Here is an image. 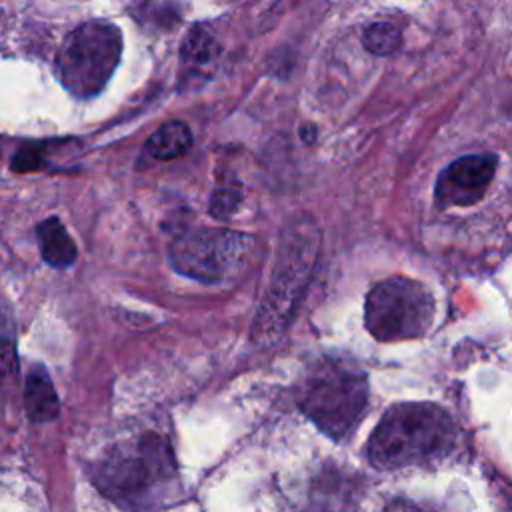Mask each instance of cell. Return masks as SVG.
Wrapping results in <instances>:
<instances>
[{"label": "cell", "instance_id": "5", "mask_svg": "<svg viewBox=\"0 0 512 512\" xmlns=\"http://www.w3.org/2000/svg\"><path fill=\"white\" fill-rule=\"evenodd\" d=\"M122 48V32L114 22L88 20L64 38L56 56V76L74 98H94L118 68Z\"/></svg>", "mask_w": 512, "mask_h": 512}, {"label": "cell", "instance_id": "8", "mask_svg": "<svg viewBox=\"0 0 512 512\" xmlns=\"http://www.w3.org/2000/svg\"><path fill=\"white\" fill-rule=\"evenodd\" d=\"M494 154H468L450 162L436 180L434 200L438 208L476 204L496 174Z\"/></svg>", "mask_w": 512, "mask_h": 512}, {"label": "cell", "instance_id": "15", "mask_svg": "<svg viewBox=\"0 0 512 512\" xmlns=\"http://www.w3.org/2000/svg\"><path fill=\"white\" fill-rule=\"evenodd\" d=\"M382 512H428V510L422 508V506H418V504L406 502V500H396V502H392L390 506H386Z\"/></svg>", "mask_w": 512, "mask_h": 512}, {"label": "cell", "instance_id": "4", "mask_svg": "<svg viewBox=\"0 0 512 512\" xmlns=\"http://www.w3.org/2000/svg\"><path fill=\"white\" fill-rule=\"evenodd\" d=\"M368 404L366 374L340 360L314 364L298 390L300 410L330 438H344Z\"/></svg>", "mask_w": 512, "mask_h": 512}, {"label": "cell", "instance_id": "2", "mask_svg": "<svg viewBox=\"0 0 512 512\" xmlns=\"http://www.w3.org/2000/svg\"><path fill=\"white\" fill-rule=\"evenodd\" d=\"M456 440V426L446 410L430 402L392 406L366 442V456L378 470H398L440 460Z\"/></svg>", "mask_w": 512, "mask_h": 512}, {"label": "cell", "instance_id": "11", "mask_svg": "<svg viewBox=\"0 0 512 512\" xmlns=\"http://www.w3.org/2000/svg\"><path fill=\"white\" fill-rule=\"evenodd\" d=\"M192 146V132L182 120H168L150 134L144 150L160 162L184 156Z\"/></svg>", "mask_w": 512, "mask_h": 512}, {"label": "cell", "instance_id": "1", "mask_svg": "<svg viewBox=\"0 0 512 512\" xmlns=\"http://www.w3.org/2000/svg\"><path fill=\"white\" fill-rule=\"evenodd\" d=\"M92 480L118 506L148 512L176 494V460L164 436L144 432L110 446L94 464Z\"/></svg>", "mask_w": 512, "mask_h": 512}, {"label": "cell", "instance_id": "6", "mask_svg": "<svg viewBox=\"0 0 512 512\" xmlns=\"http://www.w3.org/2000/svg\"><path fill=\"white\" fill-rule=\"evenodd\" d=\"M432 320L434 298L418 280L392 276L374 284L366 294L364 324L378 342L420 338Z\"/></svg>", "mask_w": 512, "mask_h": 512}, {"label": "cell", "instance_id": "12", "mask_svg": "<svg viewBox=\"0 0 512 512\" xmlns=\"http://www.w3.org/2000/svg\"><path fill=\"white\" fill-rule=\"evenodd\" d=\"M218 48L220 46H218L216 38L212 36V32H208L204 26L196 24L186 32V36L182 40L180 58L184 64L204 66L216 58Z\"/></svg>", "mask_w": 512, "mask_h": 512}, {"label": "cell", "instance_id": "3", "mask_svg": "<svg viewBox=\"0 0 512 512\" xmlns=\"http://www.w3.org/2000/svg\"><path fill=\"white\" fill-rule=\"evenodd\" d=\"M318 246L320 232L308 218L292 222L282 234L270 284L254 318V336L274 340L286 328L310 282Z\"/></svg>", "mask_w": 512, "mask_h": 512}, {"label": "cell", "instance_id": "14", "mask_svg": "<svg viewBox=\"0 0 512 512\" xmlns=\"http://www.w3.org/2000/svg\"><path fill=\"white\" fill-rule=\"evenodd\" d=\"M238 202H240V192L238 190L222 188V190L214 192L212 204H210V212L216 218H228V214H232L236 210Z\"/></svg>", "mask_w": 512, "mask_h": 512}, {"label": "cell", "instance_id": "7", "mask_svg": "<svg viewBox=\"0 0 512 512\" xmlns=\"http://www.w3.org/2000/svg\"><path fill=\"white\" fill-rule=\"evenodd\" d=\"M254 238L234 230H194L178 236L168 250L172 268L200 282H222L246 262Z\"/></svg>", "mask_w": 512, "mask_h": 512}, {"label": "cell", "instance_id": "9", "mask_svg": "<svg viewBox=\"0 0 512 512\" xmlns=\"http://www.w3.org/2000/svg\"><path fill=\"white\" fill-rule=\"evenodd\" d=\"M36 242L42 260L52 268H66L74 264L78 256L74 240L56 216H50L36 226Z\"/></svg>", "mask_w": 512, "mask_h": 512}, {"label": "cell", "instance_id": "13", "mask_svg": "<svg viewBox=\"0 0 512 512\" xmlns=\"http://www.w3.org/2000/svg\"><path fill=\"white\" fill-rule=\"evenodd\" d=\"M402 34L390 22H374L362 34L364 48L374 56H388L400 48Z\"/></svg>", "mask_w": 512, "mask_h": 512}, {"label": "cell", "instance_id": "10", "mask_svg": "<svg viewBox=\"0 0 512 512\" xmlns=\"http://www.w3.org/2000/svg\"><path fill=\"white\" fill-rule=\"evenodd\" d=\"M24 406L34 422H46L58 414V396L52 388V382L42 366L28 370L24 384Z\"/></svg>", "mask_w": 512, "mask_h": 512}]
</instances>
